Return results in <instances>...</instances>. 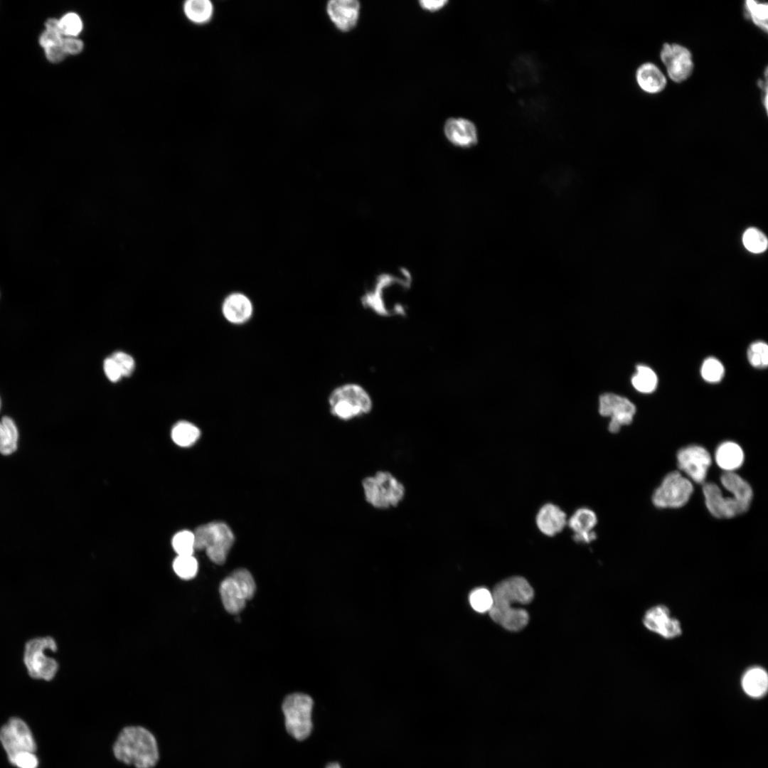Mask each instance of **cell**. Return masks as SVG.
I'll use <instances>...</instances> for the list:
<instances>
[{"instance_id":"cell-12","label":"cell","mask_w":768,"mask_h":768,"mask_svg":"<svg viewBox=\"0 0 768 768\" xmlns=\"http://www.w3.org/2000/svg\"><path fill=\"white\" fill-rule=\"evenodd\" d=\"M0 742L8 758L21 752H35L36 750V744L29 727L18 718H11L1 728Z\"/></svg>"},{"instance_id":"cell-7","label":"cell","mask_w":768,"mask_h":768,"mask_svg":"<svg viewBox=\"0 0 768 768\" xmlns=\"http://www.w3.org/2000/svg\"><path fill=\"white\" fill-rule=\"evenodd\" d=\"M313 705L312 698L301 693L289 694L284 699L282 710L284 715L285 728L297 740H304L311 733Z\"/></svg>"},{"instance_id":"cell-13","label":"cell","mask_w":768,"mask_h":768,"mask_svg":"<svg viewBox=\"0 0 768 768\" xmlns=\"http://www.w3.org/2000/svg\"><path fill=\"white\" fill-rule=\"evenodd\" d=\"M599 412L602 416L610 417L608 429L610 432L617 433L622 425L632 422L636 407L627 398L609 393L599 397Z\"/></svg>"},{"instance_id":"cell-25","label":"cell","mask_w":768,"mask_h":768,"mask_svg":"<svg viewBox=\"0 0 768 768\" xmlns=\"http://www.w3.org/2000/svg\"><path fill=\"white\" fill-rule=\"evenodd\" d=\"M720 482L733 497L750 508L753 497L751 486L734 471H725L720 476Z\"/></svg>"},{"instance_id":"cell-41","label":"cell","mask_w":768,"mask_h":768,"mask_svg":"<svg viewBox=\"0 0 768 768\" xmlns=\"http://www.w3.org/2000/svg\"><path fill=\"white\" fill-rule=\"evenodd\" d=\"M62 47L66 55H77L82 52L84 44L77 37H64L62 41Z\"/></svg>"},{"instance_id":"cell-4","label":"cell","mask_w":768,"mask_h":768,"mask_svg":"<svg viewBox=\"0 0 768 768\" xmlns=\"http://www.w3.org/2000/svg\"><path fill=\"white\" fill-rule=\"evenodd\" d=\"M328 405L333 416L349 421L368 415L373 402L370 395L362 385L348 383L336 387L330 393Z\"/></svg>"},{"instance_id":"cell-44","label":"cell","mask_w":768,"mask_h":768,"mask_svg":"<svg viewBox=\"0 0 768 768\" xmlns=\"http://www.w3.org/2000/svg\"><path fill=\"white\" fill-rule=\"evenodd\" d=\"M767 80H768V79H767V67H766V68L764 70V79H759L757 80V85L762 92V104H763V106H764V108L765 110L766 113H767V107H767V102H768V100H767V98H768V95H767L768 83H767Z\"/></svg>"},{"instance_id":"cell-5","label":"cell","mask_w":768,"mask_h":768,"mask_svg":"<svg viewBox=\"0 0 768 768\" xmlns=\"http://www.w3.org/2000/svg\"><path fill=\"white\" fill-rule=\"evenodd\" d=\"M365 501L372 507L386 510L398 506L404 499L405 487L393 473L380 470L362 482Z\"/></svg>"},{"instance_id":"cell-38","label":"cell","mask_w":768,"mask_h":768,"mask_svg":"<svg viewBox=\"0 0 768 768\" xmlns=\"http://www.w3.org/2000/svg\"><path fill=\"white\" fill-rule=\"evenodd\" d=\"M9 762L17 768H37L38 759L34 752H26L9 757Z\"/></svg>"},{"instance_id":"cell-33","label":"cell","mask_w":768,"mask_h":768,"mask_svg":"<svg viewBox=\"0 0 768 768\" xmlns=\"http://www.w3.org/2000/svg\"><path fill=\"white\" fill-rule=\"evenodd\" d=\"M742 241L745 247L750 252L760 253L767 247L766 236L756 228H748L744 233Z\"/></svg>"},{"instance_id":"cell-18","label":"cell","mask_w":768,"mask_h":768,"mask_svg":"<svg viewBox=\"0 0 768 768\" xmlns=\"http://www.w3.org/2000/svg\"><path fill=\"white\" fill-rule=\"evenodd\" d=\"M444 132L449 142L459 148H471L478 142L476 127L466 119H448L444 124Z\"/></svg>"},{"instance_id":"cell-22","label":"cell","mask_w":768,"mask_h":768,"mask_svg":"<svg viewBox=\"0 0 768 768\" xmlns=\"http://www.w3.org/2000/svg\"><path fill=\"white\" fill-rule=\"evenodd\" d=\"M635 78L640 89L651 95L660 93L667 85L663 73L651 62L641 64L636 70Z\"/></svg>"},{"instance_id":"cell-3","label":"cell","mask_w":768,"mask_h":768,"mask_svg":"<svg viewBox=\"0 0 768 768\" xmlns=\"http://www.w3.org/2000/svg\"><path fill=\"white\" fill-rule=\"evenodd\" d=\"M112 753L119 762L134 768H154L159 762V747L155 735L142 725H130L117 735Z\"/></svg>"},{"instance_id":"cell-23","label":"cell","mask_w":768,"mask_h":768,"mask_svg":"<svg viewBox=\"0 0 768 768\" xmlns=\"http://www.w3.org/2000/svg\"><path fill=\"white\" fill-rule=\"evenodd\" d=\"M718 466L725 471H734L744 462L745 454L741 447L734 442L720 444L715 454Z\"/></svg>"},{"instance_id":"cell-15","label":"cell","mask_w":768,"mask_h":768,"mask_svg":"<svg viewBox=\"0 0 768 768\" xmlns=\"http://www.w3.org/2000/svg\"><path fill=\"white\" fill-rule=\"evenodd\" d=\"M703 494L708 511L718 518H731L746 512L749 507L733 496H725L713 482L703 484Z\"/></svg>"},{"instance_id":"cell-43","label":"cell","mask_w":768,"mask_h":768,"mask_svg":"<svg viewBox=\"0 0 768 768\" xmlns=\"http://www.w3.org/2000/svg\"><path fill=\"white\" fill-rule=\"evenodd\" d=\"M44 51L47 59L50 62L55 63L61 62L66 55L62 47V43L48 47L44 49Z\"/></svg>"},{"instance_id":"cell-20","label":"cell","mask_w":768,"mask_h":768,"mask_svg":"<svg viewBox=\"0 0 768 768\" xmlns=\"http://www.w3.org/2000/svg\"><path fill=\"white\" fill-rule=\"evenodd\" d=\"M595 513L588 508H580L574 512L567 522L573 531V539L578 543H589L596 538L593 528L597 525Z\"/></svg>"},{"instance_id":"cell-32","label":"cell","mask_w":768,"mask_h":768,"mask_svg":"<svg viewBox=\"0 0 768 768\" xmlns=\"http://www.w3.org/2000/svg\"><path fill=\"white\" fill-rule=\"evenodd\" d=\"M171 544L177 555H193L196 550L193 532L186 530L178 532L173 537Z\"/></svg>"},{"instance_id":"cell-26","label":"cell","mask_w":768,"mask_h":768,"mask_svg":"<svg viewBox=\"0 0 768 768\" xmlns=\"http://www.w3.org/2000/svg\"><path fill=\"white\" fill-rule=\"evenodd\" d=\"M18 432L14 421L4 416L0 421V454L9 455L18 447Z\"/></svg>"},{"instance_id":"cell-10","label":"cell","mask_w":768,"mask_h":768,"mask_svg":"<svg viewBox=\"0 0 768 768\" xmlns=\"http://www.w3.org/2000/svg\"><path fill=\"white\" fill-rule=\"evenodd\" d=\"M693 492L692 482L679 471L668 473L652 496L654 505L659 508H678L685 506Z\"/></svg>"},{"instance_id":"cell-39","label":"cell","mask_w":768,"mask_h":768,"mask_svg":"<svg viewBox=\"0 0 768 768\" xmlns=\"http://www.w3.org/2000/svg\"><path fill=\"white\" fill-rule=\"evenodd\" d=\"M117 364L122 375L128 376L134 370V361L131 356L124 352H116L111 356Z\"/></svg>"},{"instance_id":"cell-9","label":"cell","mask_w":768,"mask_h":768,"mask_svg":"<svg viewBox=\"0 0 768 768\" xmlns=\"http://www.w3.org/2000/svg\"><path fill=\"white\" fill-rule=\"evenodd\" d=\"M255 588L254 578L247 570L240 568L233 571L220 585L219 592L225 610L230 614L239 613L253 597Z\"/></svg>"},{"instance_id":"cell-19","label":"cell","mask_w":768,"mask_h":768,"mask_svg":"<svg viewBox=\"0 0 768 768\" xmlns=\"http://www.w3.org/2000/svg\"><path fill=\"white\" fill-rule=\"evenodd\" d=\"M221 309L225 319L233 325L245 324L253 314L251 300L240 292L228 294L223 302Z\"/></svg>"},{"instance_id":"cell-27","label":"cell","mask_w":768,"mask_h":768,"mask_svg":"<svg viewBox=\"0 0 768 768\" xmlns=\"http://www.w3.org/2000/svg\"><path fill=\"white\" fill-rule=\"evenodd\" d=\"M186 17L195 23H206L212 18L213 6L208 0H188L183 4Z\"/></svg>"},{"instance_id":"cell-11","label":"cell","mask_w":768,"mask_h":768,"mask_svg":"<svg viewBox=\"0 0 768 768\" xmlns=\"http://www.w3.org/2000/svg\"><path fill=\"white\" fill-rule=\"evenodd\" d=\"M660 59L666 68L669 78L676 83L688 80L694 70L690 50L676 43H664L660 50Z\"/></svg>"},{"instance_id":"cell-6","label":"cell","mask_w":768,"mask_h":768,"mask_svg":"<svg viewBox=\"0 0 768 768\" xmlns=\"http://www.w3.org/2000/svg\"><path fill=\"white\" fill-rule=\"evenodd\" d=\"M195 549L205 550L208 558L217 565L223 564L234 543L230 528L220 521L210 522L196 528L193 532Z\"/></svg>"},{"instance_id":"cell-1","label":"cell","mask_w":768,"mask_h":768,"mask_svg":"<svg viewBox=\"0 0 768 768\" xmlns=\"http://www.w3.org/2000/svg\"><path fill=\"white\" fill-rule=\"evenodd\" d=\"M412 276L405 267L380 272L361 297L363 307L381 317L405 316Z\"/></svg>"},{"instance_id":"cell-17","label":"cell","mask_w":768,"mask_h":768,"mask_svg":"<svg viewBox=\"0 0 768 768\" xmlns=\"http://www.w3.org/2000/svg\"><path fill=\"white\" fill-rule=\"evenodd\" d=\"M360 4L356 0H331L326 4V13L341 31L353 29L359 17Z\"/></svg>"},{"instance_id":"cell-24","label":"cell","mask_w":768,"mask_h":768,"mask_svg":"<svg viewBox=\"0 0 768 768\" xmlns=\"http://www.w3.org/2000/svg\"><path fill=\"white\" fill-rule=\"evenodd\" d=\"M741 684L747 695L754 698H761L768 689V674L760 666L751 667L742 676Z\"/></svg>"},{"instance_id":"cell-36","label":"cell","mask_w":768,"mask_h":768,"mask_svg":"<svg viewBox=\"0 0 768 768\" xmlns=\"http://www.w3.org/2000/svg\"><path fill=\"white\" fill-rule=\"evenodd\" d=\"M703 378L709 383H718L724 375L725 369L722 363L715 358H706L700 370Z\"/></svg>"},{"instance_id":"cell-45","label":"cell","mask_w":768,"mask_h":768,"mask_svg":"<svg viewBox=\"0 0 768 768\" xmlns=\"http://www.w3.org/2000/svg\"><path fill=\"white\" fill-rule=\"evenodd\" d=\"M447 3V1H444H444L443 0H439V1H420V6L422 8H423L425 10L430 11H435L439 10Z\"/></svg>"},{"instance_id":"cell-16","label":"cell","mask_w":768,"mask_h":768,"mask_svg":"<svg viewBox=\"0 0 768 768\" xmlns=\"http://www.w3.org/2000/svg\"><path fill=\"white\" fill-rule=\"evenodd\" d=\"M644 626L666 639L680 636L682 629L680 622L672 617L669 609L665 605H656L649 609L644 617Z\"/></svg>"},{"instance_id":"cell-29","label":"cell","mask_w":768,"mask_h":768,"mask_svg":"<svg viewBox=\"0 0 768 768\" xmlns=\"http://www.w3.org/2000/svg\"><path fill=\"white\" fill-rule=\"evenodd\" d=\"M200 435V430L193 424L186 421L178 422L171 430L173 441L183 447L193 445L198 439Z\"/></svg>"},{"instance_id":"cell-46","label":"cell","mask_w":768,"mask_h":768,"mask_svg":"<svg viewBox=\"0 0 768 768\" xmlns=\"http://www.w3.org/2000/svg\"><path fill=\"white\" fill-rule=\"evenodd\" d=\"M325 768H341V767L338 762H331L329 763Z\"/></svg>"},{"instance_id":"cell-8","label":"cell","mask_w":768,"mask_h":768,"mask_svg":"<svg viewBox=\"0 0 768 768\" xmlns=\"http://www.w3.org/2000/svg\"><path fill=\"white\" fill-rule=\"evenodd\" d=\"M56 642L50 636L34 638L25 646L23 662L29 676L34 679L50 681L56 675L58 665L46 651L55 652Z\"/></svg>"},{"instance_id":"cell-34","label":"cell","mask_w":768,"mask_h":768,"mask_svg":"<svg viewBox=\"0 0 768 768\" xmlns=\"http://www.w3.org/2000/svg\"><path fill=\"white\" fill-rule=\"evenodd\" d=\"M750 363L754 368H764L768 364V346L762 341L752 343L747 350Z\"/></svg>"},{"instance_id":"cell-2","label":"cell","mask_w":768,"mask_h":768,"mask_svg":"<svg viewBox=\"0 0 768 768\" xmlns=\"http://www.w3.org/2000/svg\"><path fill=\"white\" fill-rule=\"evenodd\" d=\"M491 593L493 604L489 612L491 618L509 631L523 629L529 620L528 612L511 605L531 602L534 592L529 582L522 577H510L497 584Z\"/></svg>"},{"instance_id":"cell-30","label":"cell","mask_w":768,"mask_h":768,"mask_svg":"<svg viewBox=\"0 0 768 768\" xmlns=\"http://www.w3.org/2000/svg\"><path fill=\"white\" fill-rule=\"evenodd\" d=\"M657 376L655 372L644 365L636 366V370L631 378L634 388L644 393L653 392L657 385Z\"/></svg>"},{"instance_id":"cell-14","label":"cell","mask_w":768,"mask_h":768,"mask_svg":"<svg viewBox=\"0 0 768 768\" xmlns=\"http://www.w3.org/2000/svg\"><path fill=\"white\" fill-rule=\"evenodd\" d=\"M679 469L693 481L703 484L710 466L712 459L704 447L690 445L681 449L677 453Z\"/></svg>"},{"instance_id":"cell-35","label":"cell","mask_w":768,"mask_h":768,"mask_svg":"<svg viewBox=\"0 0 768 768\" xmlns=\"http://www.w3.org/2000/svg\"><path fill=\"white\" fill-rule=\"evenodd\" d=\"M469 599L472 609L479 613L489 612L493 604L492 593L484 587L473 590Z\"/></svg>"},{"instance_id":"cell-21","label":"cell","mask_w":768,"mask_h":768,"mask_svg":"<svg viewBox=\"0 0 768 768\" xmlns=\"http://www.w3.org/2000/svg\"><path fill=\"white\" fill-rule=\"evenodd\" d=\"M535 522L542 533L553 536L563 530L567 521L565 513L559 506L549 503L540 508Z\"/></svg>"},{"instance_id":"cell-37","label":"cell","mask_w":768,"mask_h":768,"mask_svg":"<svg viewBox=\"0 0 768 768\" xmlns=\"http://www.w3.org/2000/svg\"><path fill=\"white\" fill-rule=\"evenodd\" d=\"M58 21L60 31L64 37H77L82 30L81 18L75 13H68Z\"/></svg>"},{"instance_id":"cell-28","label":"cell","mask_w":768,"mask_h":768,"mask_svg":"<svg viewBox=\"0 0 768 768\" xmlns=\"http://www.w3.org/2000/svg\"><path fill=\"white\" fill-rule=\"evenodd\" d=\"M745 17L765 33L768 32V4L754 0L744 1Z\"/></svg>"},{"instance_id":"cell-31","label":"cell","mask_w":768,"mask_h":768,"mask_svg":"<svg viewBox=\"0 0 768 768\" xmlns=\"http://www.w3.org/2000/svg\"><path fill=\"white\" fill-rule=\"evenodd\" d=\"M173 569L180 578L188 580L193 579L198 572V561L193 555H177L173 562Z\"/></svg>"},{"instance_id":"cell-42","label":"cell","mask_w":768,"mask_h":768,"mask_svg":"<svg viewBox=\"0 0 768 768\" xmlns=\"http://www.w3.org/2000/svg\"><path fill=\"white\" fill-rule=\"evenodd\" d=\"M104 370L107 377L112 382L117 381L122 376L117 364L112 357L105 360Z\"/></svg>"},{"instance_id":"cell-40","label":"cell","mask_w":768,"mask_h":768,"mask_svg":"<svg viewBox=\"0 0 768 768\" xmlns=\"http://www.w3.org/2000/svg\"><path fill=\"white\" fill-rule=\"evenodd\" d=\"M63 38L64 36L60 31L46 28L40 36L39 43L45 49L50 46L61 44Z\"/></svg>"}]
</instances>
